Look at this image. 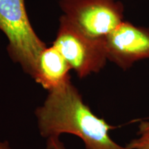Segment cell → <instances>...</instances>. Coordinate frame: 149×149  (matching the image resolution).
<instances>
[{"instance_id":"obj_1","label":"cell","mask_w":149,"mask_h":149,"mask_svg":"<svg viewBox=\"0 0 149 149\" xmlns=\"http://www.w3.org/2000/svg\"><path fill=\"white\" fill-rule=\"evenodd\" d=\"M35 115L40 135L47 140L68 133L79 137L86 149H128L112 139L109 131L115 126L93 113L71 81L48 91Z\"/></svg>"},{"instance_id":"obj_2","label":"cell","mask_w":149,"mask_h":149,"mask_svg":"<svg viewBox=\"0 0 149 149\" xmlns=\"http://www.w3.org/2000/svg\"><path fill=\"white\" fill-rule=\"evenodd\" d=\"M0 31L8 39L9 57L33 78L40 54L47 46L33 29L24 0H0Z\"/></svg>"},{"instance_id":"obj_3","label":"cell","mask_w":149,"mask_h":149,"mask_svg":"<svg viewBox=\"0 0 149 149\" xmlns=\"http://www.w3.org/2000/svg\"><path fill=\"white\" fill-rule=\"evenodd\" d=\"M78 77L97 73L108 60L104 38H95L81 31L64 15L59 19L57 36L53 43Z\"/></svg>"},{"instance_id":"obj_4","label":"cell","mask_w":149,"mask_h":149,"mask_svg":"<svg viewBox=\"0 0 149 149\" xmlns=\"http://www.w3.org/2000/svg\"><path fill=\"white\" fill-rule=\"evenodd\" d=\"M64 15L89 36L104 38L123 22L124 6L116 0H60Z\"/></svg>"},{"instance_id":"obj_5","label":"cell","mask_w":149,"mask_h":149,"mask_svg":"<svg viewBox=\"0 0 149 149\" xmlns=\"http://www.w3.org/2000/svg\"><path fill=\"white\" fill-rule=\"evenodd\" d=\"M108 60L126 70L149 59V29L123 21L104 37Z\"/></svg>"},{"instance_id":"obj_6","label":"cell","mask_w":149,"mask_h":149,"mask_svg":"<svg viewBox=\"0 0 149 149\" xmlns=\"http://www.w3.org/2000/svg\"><path fill=\"white\" fill-rule=\"evenodd\" d=\"M69 64L52 45L41 53L33 79L48 91L70 81Z\"/></svg>"},{"instance_id":"obj_7","label":"cell","mask_w":149,"mask_h":149,"mask_svg":"<svg viewBox=\"0 0 149 149\" xmlns=\"http://www.w3.org/2000/svg\"><path fill=\"white\" fill-rule=\"evenodd\" d=\"M126 147L128 149H149V118L139 122L137 137L131 139Z\"/></svg>"},{"instance_id":"obj_8","label":"cell","mask_w":149,"mask_h":149,"mask_svg":"<svg viewBox=\"0 0 149 149\" xmlns=\"http://www.w3.org/2000/svg\"><path fill=\"white\" fill-rule=\"evenodd\" d=\"M46 146V149H65L64 144L59 138L48 139Z\"/></svg>"},{"instance_id":"obj_9","label":"cell","mask_w":149,"mask_h":149,"mask_svg":"<svg viewBox=\"0 0 149 149\" xmlns=\"http://www.w3.org/2000/svg\"><path fill=\"white\" fill-rule=\"evenodd\" d=\"M0 149H10V145L8 141L0 140Z\"/></svg>"}]
</instances>
